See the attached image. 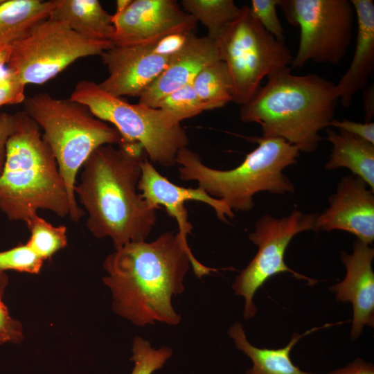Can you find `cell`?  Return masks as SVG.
Listing matches in <instances>:
<instances>
[{
    "instance_id": "1",
    "label": "cell",
    "mask_w": 374,
    "mask_h": 374,
    "mask_svg": "<svg viewBox=\"0 0 374 374\" xmlns=\"http://www.w3.org/2000/svg\"><path fill=\"white\" fill-rule=\"evenodd\" d=\"M190 265L198 278L217 271L199 262L178 232L115 249L104 261L107 275L103 278L112 292L113 310L137 326L177 325L181 316L172 299L184 292Z\"/></svg>"
},
{
    "instance_id": "2",
    "label": "cell",
    "mask_w": 374,
    "mask_h": 374,
    "mask_svg": "<svg viewBox=\"0 0 374 374\" xmlns=\"http://www.w3.org/2000/svg\"><path fill=\"white\" fill-rule=\"evenodd\" d=\"M98 148L82 166L74 192L88 214L87 227L96 238H109L115 249L145 241L157 222V208L138 191L142 146L123 140Z\"/></svg>"
},
{
    "instance_id": "3",
    "label": "cell",
    "mask_w": 374,
    "mask_h": 374,
    "mask_svg": "<svg viewBox=\"0 0 374 374\" xmlns=\"http://www.w3.org/2000/svg\"><path fill=\"white\" fill-rule=\"evenodd\" d=\"M338 100L332 82L317 74L294 75L287 66L269 75L240 106V118L259 124L264 137L283 139L311 153L322 140L319 132L334 119Z\"/></svg>"
},
{
    "instance_id": "4",
    "label": "cell",
    "mask_w": 374,
    "mask_h": 374,
    "mask_svg": "<svg viewBox=\"0 0 374 374\" xmlns=\"http://www.w3.org/2000/svg\"><path fill=\"white\" fill-rule=\"evenodd\" d=\"M15 116L0 175V209L10 220L26 222L39 209L69 216L66 187L40 127L24 111Z\"/></svg>"
},
{
    "instance_id": "5",
    "label": "cell",
    "mask_w": 374,
    "mask_h": 374,
    "mask_svg": "<svg viewBox=\"0 0 374 374\" xmlns=\"http://www.w3.org/2000/svg\"><path fill=\"white\" fill-rule=\"evenodd\" d=\"M258 144L243 161L230 170L206 166L198 153L188 147L180 150L176 163L182 181H195L211 196L222 199L234 211H249L253 197L260 192L293 193L295 186L283 170L297 163L300 151L285 140L275 137H249Z\"/></svg>"
},
{
    "instance_id": "6",
    "label": "cell",
    "mask_w": 374,
    "mask_h": 374,
    "mask_svg": "<svg viewBox=\"0 0 374 374\" xmlns=\"http://www.w3.org/2000/svg\"><path fill=\"white\" fill-rule=\"evenodd\" d=\"M24 112L42 129V138L52 151L70 202L69 217L78 222L84 211L74 192L79 170L91 153L105 145L120 144L123 139L114 127L96 117L84 105L57 99L46 92L26 97Z\"/></svg>"
},
{
    "instance_id": "7",
    "label": "cell",
    "mask_w": 374,
    "mask_h": 374,
    "mask_svg": "<svg viewBox=\"0 0 374 374\" xmlns=\"http://www.w3.org/2000/svg\"><path fill=\"white\" fill-rule=\"evenodd\" d=\"M69 98L112 124L124 140L140 144L150 161L163 167L177 164L178 152L189 145L181 123L166 112L139 103L131 104L103 91L91 80L78 82Z\"/></svg>"
},
{
    "instance_id": "8",
    "label": "cell",
    "mask_w": 374,
    "mask_h": 374,
    "mask_svg": "<svg viewBox=\"0 0 374 374\" xmlns=\"http://www.w3.org/2000/svg\"><path fill=\"white\" fill-rule=\"evenodd\" d=\"M216 41L232 80L233 102L240 106L254 96L265 77L292 62L285 42L268 33L247 6Z\"/></svg>"
},
{
    "instance_id": "9",
    "label": "cell",
    "mask_w": 374,
    "mask_h": 374,
    "mask_svg": "<svg viewBox=\"0 0 374 374\" xmlns=\"http://www.w3.org/2000/svg\"><path fill=\"white\" fill-rule=\"evenodd\" d=\"M113 45L112 41L86 38L65 22L48 17L10 44L7 69L26 85L42 84L77 60L100 55Z\"/></svg>"
},
{
    "instance_id": "10",
    "label": "cell",
    "mask_w": 374,
    "mask_h": 374,
    "mask_svg": "<svg viewBox=\"0 0 374 374\" xmlns=\"http://www.w3.org/2000/svg\"><path fill=\"white\" fill-rule=\"evenodd\" d=\"M287 21L300 28L292 68L308 61L339 64L353 38L354 8L348 0H279Z\"/></svg>"
},
{
    "instance_id": "11",
    "label": "cell",
    "mask_w": 374,
    "mask_h": 374,
    "mask_svg": "<svg viewBox=\"0 0 374 374\" xmlns=\"http://www.w3.org/2000/svg\"><path fill=\"white\" fill-rule=\"evenodd\" d=\"M317 216L318 213L293 210L289 215L280 218L265 214L256 222L254 229L248 238L258 246V251L232 284L235 294L245 300L243 314L245 319L256 315L257 308L253 296L271 277L289 272L298 279L308 280L310 285L316 283V280L290 269L285 262V254L296 235L305 231H317Z\"/></svg>"
},
{
    "instance_id": "12",
    "label": "cell",
    "mask_w": 374,
    "mask_h": 374,
    "mask_svg": "<svg viewBox=\"0 0 374 374\" xmlns=\"http://www.w3.org/2000/svg\"><path fill=\"white\" fill-rule=\"evenodd\" d=\"M114 45L153 46L174 34L195 33L197 21L175 0H132L112 15Z\"/></svg>"
},
{
    "instance_id": "13",
    "label": "cell",
    "mask_w": 374,
    "mask_h": 374,
    "mask_svg": "<svg viewBox=\"0 0 374 374\" xmlns=\"http://www.w3.org/2000/svg\"><path fill=\"white\" fill-rule=\"evenodd\" d=\"M317 231L339 230L371 245L374 241V191L362 179L348 175L329 197V206L317 219Z\"/></svg>"
},
{
    "instance_id": "14",
    "label": "cell",
    "mask_w": 374,
    "mask_h": 374,
    "mask_svg": "<svg viewBox=\"0 0 374 374\" xmlns=\"http://www.w3.org/2000/svg\"><path fill=\"white\" fill-rule=\"evenodd\" d=\"M109 75L99 87L114 96L139 98L166 68L169 57L152 46L113 45L101 55Z\"/></svg>"
},
{
    "instance_id": "15",
    "label": "cell",
    "mask_w": 374,
    "mask_h": 374,
    "mask_svg": "<svg viewBox=\"0 0 374 374\" xmlns=\"http://www.w3.org/2000/svg\"><path fill=\"white\" fill-rule=\"evenodd\" d=\"M138 190L141 197L152 207L163 206L168 214L175 219L178 233L183 242L188 245L187 237L193 226L188 217L184 203L188 200L202 202L210 206L217 218L227 222L234 217V212L220 199L211 196L201 186L195 188H184L172 183L159 173L145 158L141 164V175L138 183Z\"/></svg>"
},
{
    "instance_id": "16",
    "label": "cell",
    "mask_w": 374,
    "mask_h": 374,
    "mask_svg": "<svg viewBox=\"0 0 374 374\" xmlns=\"http://www.w3.org/2000/svg\"><path fill=\"white\" fill-rule=\"evenodd\" d=\"M373 258V247L356 239L351 253L341 251V260L346 269L345 278L330 287L338 301L353 305L350 337L353 340L360 336L364 326H374Z\"/></svg>"
},
{
    "instance_id": "17",
    "label": "cell",
    "mask_w": 374,
    "mask_h": 374,
    "mask_svg": "<svg viewBox=\"0 0 374 374\" xmlns=\"http://www.w3.org/2000/svg\"><path fill=\"white\" fill-rule=\"evenodd\" d=\"M217 41L196 33L187 36L182 47L169 57L164 71L139 98V103L154 107L168 94L192 84L206 66L220 61Z\"/></svg>"
},
{
    "instance_id": "18",
    "label": "cell",
    "mask_w": 374,
    "mask_h": 374,
    "mask_svg": "<svg viewBox=\"0 0 374 374\" xmlns=\"http://www.w3.org/2000/svg\"><path fill=\"white\" fill-rule=\"evenodd\" d=\"M357 25L354 55L348 70L335 84L342 106L349 107L355 94L364 90L374 69V2L350 0Z\"/></svg>"
},
{
    "instance_id": "19",
    "label": "cell",
    "mask_w": 374,
    "mask_h": 374,
    "mask_svg": "<svg viewBox=\"0 0 374 374\" xmlns=\"http://www.w3.org/2000/svg\"><path fill=\"white\" fill-rule=\"evenodd\" d=\"M325 130L332 145L325 168H347L374 191V144L343 130L336 132L329 127Z\"/></svg>"
},
{
    "instance_id": "20",
    "label": "cell",
    "mask_w": 374,
    "mask_h": 374,
    "mask_svg": "<svg viewBox=\"0 0 374 374\" xmlns=\"http://www.w3.org/2000/svg\"><path fill=\"white\" fill-rule=\"evenodd\" d=\"M49 17L88 39L112 42L114 35L112 15L98 0H57Z\"/></svg>"
},
{
    "instance_id": "21",
    "label": "cell",
    "mask_w": 374,
    "mask_h": 374,
    "mask_svg": "<svg viewBox=\"0 0 374 374\" xmlns=\"http://www.w3.org/2000/svg\"><path fill=\"white\" fill-rule=\"evenodd\" d=\"M332 325L314 327L301 335L296 332L285 347L276 349L260 348L253 346L247 340L243 326L240 322L230 327L229 335L234 340L237 348L244 352L253 362L252 368L247 371V374H314L303 371L294 364L290 352L301 338Z\"/></svg>"
},
{
    "instance_id": "22",
    "label": "cell",
    "mask_w": 374,
    "mask_h": 374,
    "mask_svg": "<svg viewBox=\"0 0 374 374\" xmlns=\"http://www.w3.org/2000/svg\"><path fill=\"white\" fill-rule=\"evenodd\" d=\"M57 0H4L0 4V44H11L48 18Z\"/></svg>"
},
{
    "instance_id": "23",
    "label": "cell",
    "mask_w": 374,
    "mask_h": 374,
    "mask_svg": "<svg viewBox=\"0 0 374 374\" xmlns=\"http://www.w3.org/2000/svg\"><path fill=\"white\" fill-rule=\"evenodd\" d=\"M192 86L207 110L233 102L232 80L226 64L222 60L204 68L193 80Z\"/></svg>"
},
{
    "instance_id": "24",
    "label": "cell",
    "mask_w": 374,
    "mask_h": 374,
    "mask_svg": "<svg viewBox=\"0 0 374 374\" xmlns=\"http://www.w3.org/2000/svg\"><path fill=\"white\" fill-rule=\"evenodd\" d=\"M181 5L206 28V35L215 40L241 10L233 0H182Z\"/></svg>"
},
{
    "instance_id": "25",
    "label": "cell",
    "mask_w": 374,
    "mask_h": 374,
    "mask_svg": "<svg viewBox=\"0 0 374 374\" xmlns=\"http://www.w3.org/2000/svg\"><path fill=\"white\" fill-rule=\"evenodd\" d=\"M26 222L30 233L26 244L44 260L66 246L65 226H53L37 213L30 215Z\"/></svg>"
},
{
    "instance_id": "26",
    "label": "cell",
    "mask_w": 374,
    "mask_h": 374,
    "mask_svg": "<svg viewBox=\"0 0 374 374\" xmlns=\"http://www.w3.org/2000/svg\"><path fill=\"white\" fill-rule=\"evenodd\" d=\"M154 108H158L168 114L177 122L195 116L206 111L192 84H187L159 100Z\"/></svg>"
},
{
    "instance_id": "27",
    "label": "cell",
    "mask_w": 374,
    "mask_h": 374,
    "mask_svg": "<svg viewBox=\"0 0 374 374\" xmlns=\"http://www.w3.org/2000/svg\"><path fill=\"white\" fill-rule=\"evenodd\" d=\"M132 351L133 355L130 360L135 364L131 374H152L162 368L172 354L170 347L155 349L150 341L139 336L134 338Z\"/></svg>"
},
{
    "instance_id": "28",
    "label": "cell",
    "mask_w": 374,
    "mask_h": 374,
    "mask_svg": "<svg viewBox=\"0 0 374 374\" xmlns=\"http://www.w3.org/2000/svg\"><path fill=\"white\" fill-rule=\"evenodd\" d=\"M44 260L27 244H19L9 250L0 251V271L15 270L38 274Z\"/></svg>"
},
{
    "instance_id": "29",
    "label": "cell",
    "mask_w": 374,
    "mask_h": 374,
    "mask_svg": "<svg viewBox=\"0 0 374 374\" xmlns=\"http://www.w3.org/2000/svg\"><path fill=\"white\" fill-rule=\"evenodd\" d=\"M279 0H252L250 9L261 26L276 39L284 42L285 30L276 12Z\"/></svg>"
},
{
    "instance_id": "30",
    "label": "cell",
    "mask_w": 374,
    "mask_h": 374,
    "mask_svg": "<svg viewBox=\"0 0 374 374\" xmlns=\"http://www.w3.org/2000/svg\"><path fill=\"white\" fill-rule=\"evenodd\" d=\"M26 84L19 77L7 69L0 73V107L24 103Z\"/></svg>"
},
{
    "instance_id": "31",
    "label": "cell",
    "mask_w": 374,
    "mask_h": 374,
    "mask_svg": "<svg viewBox=\"0 0 374 374\" xmlns=\"http://www.w3.org/2000/svg\"><path fill=\"white\" fill-rule=\"evenodd\" d=\"M21 323L13 319L0 299V344L5 343H19L23 339Z\"/></svg>"
},
{
    "instance_id": "32",
    "label": "cell",
    "mask_w": 374,
    "mask_h": 374,
    "mask_svg": "<svg viewBox=\"0 0 374 374\" xmlns=\"http://www.w3.org/2000/svg\"><path fill=\"white\" fill-rule=\"evenodd\" d=\"M330 126L345 131L354 136L374 144V123L373 122L358 123L348 119H333Z\"/></svg>"
},
{
    "instance_id": "33",
    "label": "cell",
    "mask_w": 374,
    "mask_h": 374,
    "mask_svg": "<svg viewBox=\"0 0 374 374\" xmlns=\"http://www.w3.org/2000/svg\"><path fill=\"white\" fill-rule=\"evenodd\" d=\"M15 114H0V175L4 167L7 142L15 130Z\"/></svg>"
},
{
    "instance_id": "34",
    "label": "cell",
    "mask_w": 374,
    "mask_h": 374,
    "mask_svg": "<svg viewBox=\"0 0 374 374\" xmlns=\"http://www.w3.org/2000/svg\"><path fill=\"white\" fill-rule=\"evenodd\" d=\"M188 35L174 34L167 36L152 46V49L157 54L170 57L182 47Z\"/></svg>"
},
{
    "instance_id": "35",
    "label": "cell",
    "mask_w": 374,
    "mask_h": 374,
    "mask_svg": "<svg viewBox=\"0 0 374 374\" xmlns=\"http://www.w3.org/2000/svg\"><path fill=\"white\" fill-rule=\"evenodd\" d=\"M328 374H374V367L373 364L362 359H357L346 366Z\"/></svg>"
},
{
    "instance_id": "36",
    "label": "cell",
    "mask_w": 374,
    "mask_h": 374,
    "mask_svg": "<svg viewBox=\"0 0 374 374\" xmlns=\"http://www.w3.org/2000/svg\"><path fill=\"white\" fill-rule=\"evenodd\" d=\"M364 91V105L366 114L365 122H371V118H372L374 115L373 87H368Z\"/></svg>"
},
{
    "instance_id": "37",
    "label": "cell",
    "mask_w": 374,
    "mask_h": 374,
    "mask_svg": "<svg viewBox=\"0 0 374 374\" xmlns=\"http://www.w3.org/2000/svg\"><path fill=\"white\" fill-rule=\"evenodd\" d=\"M10 54V44H0V73L8 62Z\"/></svg>"
},
{
    "instance_id": "38",
    "label": "cell",
    "mask_w": 374,
    "mask_h": 374,
    "mask_svg": "<svg viewBox=\"0 0 374 374\" xmlns=\"http://www.w3.org/2000/svg\"><path fill=\"white\" fill-rule=\"evenodd\" d=\"M8 278L4 271H0V299H2V296L4 293V290L8 285Z\"/></svg>"
},
{
    "instance_id": "39",
    "label": "cell",
    "mask_w": 374,
    "mask_h": 374,
    "mask_svg": "<svg viewBox=\"0 0 374 374\" xmlns=\"http://www.w3.org/2000/svg\"><path fill=\"white\" fill-rule=\"evenodd\" d=\"M132 0H118L116 1V12L118 14L123 12L131 3Z\"/></svg>"
},
{
    "instance_id": "40",
    "label": "cell",
    "mask_w": 374,
    "mask_h": 374,
    "mask_svg": "<svg viewBox=\"0 0 374 374\" xmlns=\"http://www.w3.org/2000/svg\"><path fill=\"white\" fill-rule=\"evenodd\" d=\"M4 0H0V4Z\"/></svg>"
}]
</instances>
